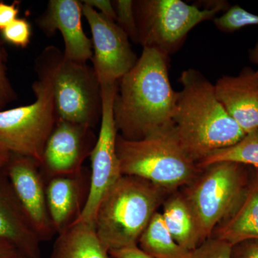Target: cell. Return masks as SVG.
<instances>
[{"label":"cell","mask_w":258,"mask_h":258,"mask_svg":"<svg viewBox=\"0 0 258 258\" xmlns=\"http://www.w3.org/2000/svg\"><path fill=\"white\" fill-rule=\"evenodd\" d=\"M171 192L137 176H120L102 198L93 221L108 252L138 246L142 232Z\"/></svg>","instance_id":"obj_3"},{"label":"cell","mask_w":258,"mask_h":258,"mask_svg":"<svg viewBox=\"0 0 258 258\" xmlns=\"http://www.w3.org/2000/svg\"><path fill=\"white\" fill-rule=\"evenodd\" d=\"M23 255L14 244L10 241L0 239V258H18Z\"/></svg>","instance_id":"obj_31"},{"label":"cell","mask_w":258,"mask_h":258,"mask_svg":"<svg viewBox=\"0 0 258 258\" xmlns=\"http://www.w3.org/2000/svg\"><path fill=\"white\" fill-rule=\"evenodd\" d=\"M35 71L38 76L32 84L35 101L0 111V144L11 154L32 158L41 164L45 145L58 118L47 47L35 60Z\"/></svg>","instance_id":"obj_5"},{"label":"cell","mask_w":258,"mask_h":258,"mask_svg":"<svg viewBox=\"0 0 258 258\" xmlns=\"http://www.w3.org/2000/svg\"><path fill=\"white\" fill-rule=\"evenodd\" d=\"M19 9L16 7V3L13 5H7L0 2V30L18 19Z\"/></svg>","instance_id":"obj_29"},{"label":"cell","mask_w":258,"mask_h":258,"mask_svg":"<svg viewBox=\"0 0 258 258\" xmlns=\"http://www.w3.org/2000/svg\"><path fill=\"white\" fill-rule=\"evenodd\" d=\"M39 258H42V257H39Z\"/></svg>","instance_id":"obj_36"},{"label":"cell","mask_w":258,"mask_h":258,"mask_svg":"<svg viewBox=\"0 0 258 258\" xmlns=\"http://www.w3.org/2000/svg\"><path fill=\"white\" fill-rule=\"evenodd\" d=\"M162 206L164 223L176 242L190 252L199 247L202 243L198 224L181 191L171 192Z\"/></svg>","instance_id":"obj_19"},{"label":"cell","mask_w":258,"mask_h":258,"mask_svg":"<svg viewBox=\"0 0 258 258\" xmlns=\"http://www.w3.org/2000/svg\"><path fill=\"white\" fill-rule=\"evenodd\" d=\"M118 83L101 86V120L96 143L90 155L91 173L89 191L82 213L76 222L93 224L102 198L123 175L117 155L116 139L118 132L115 126L113 111Z\"/></svg>","instance_id":"obj_9"},{"label":"cell","mask_w":258,"mask_h":258,"mask_svg":"<svg viewBox=\"0 0 258 258\" xmlns=\"http://www.w3.org/2000/svg\"><path fill=\"white\" fill-rule=\"evenodd\" d=\"M216 28L225 33H233L248 26H258V15L235 5L213 20Z\"/></svg>","instance_id":"obj_22"},{"label":"cell","mask_w":258,"mask_h":258,"mask_svg":"<svg viewBox=\"0 0 258 258\" xmlns=\"http://www.w3.org/2000/svg\"><path fill=\"white\" fill-rule=\"evenodd\" d=\"M115 13L116 23L123 29L128 35L129 39L137 44L138 33H137V22L134 12V1L132 0H115L113 1Z\"/></svg>","instance_id":"obj_23"},{"label":"cell","mask_w":258,"mask_h":258,"mask_svg":"<svg viewBox=\"0 0 258 258\" xmlns=\"http://www.w3.org/2000/svg\"><path fill=\"white\" fill-rule=\"evenodd\" d=\"M96 140L91 127L57 118L40 164L44 178L81 173Z\"/></svg>","instance_id":"obj_12"},{"label":"cell","mask_w":258,"mask_h":258,"mask_svg":"<svg viewBox=\"0 0 258 258\" xmlns=\"http://www.w3.org/2000/svg\"><path fill=\"white\" fill-rule=\"evenodd\" d=\"M230 258H258V240H247L231 247Z\"/></svg>","instance_id":"obj_27"},{"label":"cell","mask_w":258,"mask_h":258,"mask_svg":"<svg viewBox=\"0 0 258 258\" xmlns=\"http://www.w3.org/2000/svg\"><path fill=\"white\" fill-rule=\"evenodd\" d=\"M248 57L249 61L252 63L257 66L258 71V37L254 46L249 49L248 51Z\"/></svg>","instance_id":"obj_33"},{"label":"cell","mask_w":258,"mask_h":258,"mask_svg":"<svg viewBox=\"0 0 258 258\" xmlns=\"http://www.w3.org/2000/svg\"><path fill=\"white\" fill-rule=\"evenodd\" d=\"M0 47V109L7 103L13 101L15 93L7 77L5 56Z\"/></svg>","instance_id":"obj_26"},{"label":"cell","mask_w":258,"mask_h":258,"mask_svg":"<svg viewBox=\"0 0 258 258\" xmlns=\"http://www.w3.org/2000/svg\"><path fill=\"white\" fill-rule=\"evenodd\" d=\"M22 208L42 242L56 235L46 198V184L40 164L32 158L11 154L5 168Z\"/></svg>","instance_id":"obj_11"},{"label":"cell","mask_w":258,"mask_h":258,"mask_svg":"<svg viewBox=\"0 0 258 258\" xmlns=\"http://www.w3.org/2000/svg\"><path fill=\"white\" fill-rule=\"evenodd\" d=\"M47 48L57 118L94 128L102 115L101 87L94 70L66 58L57 47Z\"/></svg>","instance_id":"obj_8"},{"label":"cell","mask_w":258,"mask_h":258,"mask_svg":"<svg viewBox=\"0 0 258 258\" xmlns=\"http://www.w3.org/2000/svg\"><path fill=\"white\" fill-rule=\"evenodd\" d=\"M50 258H111L93 224L76 222L57 235Z\"/></svg>","instance_id":"obj_18"},{"label":"cell","mask_w":258,"mask_h":258,"mask_svg":"<svg viewBox=\"0 0 258 258\" xmlns=\"http://www.w3.org/2000/svg\"><path fill=\"white\" fill-rule=\"evenodd\" d=\"M1 31L5 41L15 46L26 47L30 43L31 25L25 19H16Z\"/></svg>","instance_id":"obj_24"},{"label":"cell","mask_w":258,"mask_h":258,"mask_svg":"<svg viewBox=\"0 0 258 258\" xmlns=\"http://www.w3.org/2000/svg\"><path fill=\"white\" fill-rule=\"evenodd\" d=\"M82 3L83 15L92 34V60L100 85L118 83L137 63L139 57L131 47L129 37L113 20Z\"/></svg>","instance_id":"obj_10"},{"label":"cell","mask_w":258,"mask_h":258,"mask_svg":"<svg viewBox=\"0 0 258 258\" xmlns=\"http://www.w3.org/2000/svg\"><path fill=\"white\" fill-rule=\"evenodd\" d=\"M109 254L113 258H153L144 253L138 246L111 251Z\"/></svg>","instance_id":"obj_30"},{"label":"cell","mask_w":258,"mask_h":258,"mask_svg":"<svg viewBox=\"0 0 258 258\" xmlns=\"http://www.w3.org/2000/svg\"><path fill=\"white\" fill-rule=\"evenodd\" d=\"M169 56L143 48L133 69L118 81L113 111L123 138L140 140L173 122L177 92L169 81Z\"/></svg>","instance_id":"obj_1"},{"label":"cell","mask_w":258,"mask_h":258,"mask_svg":"<svg viewBox=\"0 0 258 258\" xmlns=\"http://www.w3.org/2000/svg\"><path fill=\"white\" fill-rule=\"evenodd\" d=\"M239 163L258 168V129L246 134L237 143L212 153L199 161L197 166L203 169L217 162Z\"/></svg>","instance_id":"obj_21"},{"label":"cell","mask_w":258,"mask_h":258,"mask_svg":"<svg viewBox=\"0 0 258 258\" xmlns=\"http://www.w3.org/2000/svg\"><path fill=\"white\" fill-rule=\"evenodd\" d=\"M11 153L0 144V171L5 169L9 163Z\"/></svg>","instance_id":"obj_32"},{"label":"cell","mask_w":258,"mask_h":258,"mask_svg":"<svg viewBox=\"0 0 258 258\" xmlns=\"http://www.w3.org/2000/svg\"><path fill=\"white\" fill-rule=\"evenodd\" d=\"M82 3L77 0H50L43 14L37 19L38 28L47 36L56 30L63 37V55L69 60L86 62L93 57L91 39L82 27Z\"/></svg>","instance_id":"obj_13"},{"label":"cell","mask_w":258,"mask_h":258,"mask_svg":"<svg viewBox=\"0 0 258 258\" xmlns=\"http://www.w3.org/2000/svg\"><path fill=\"white\" fill-rule=\"evenodd\" d=\"M83 3L92 7L93 9L98 10V13L105 18L113 20L116 23V13L113 2L109 0H84Z\"/></svg>","instance_id":"obj_28"},{"label":"cell","mask_w":258,"mask_h":258,"mask_svg":"<svg viewBox=\"0 0 258 258\" xmlns=\"http://www.w3.org/2000/svg\"><path fill=\"white\" fill-rule=\"evenodd\" d=\"M0 239L14 244L26 258L41 257V241L22 208L5 169L0 171Z\"/></svg>","instance_id":"obj_16"},{"label":"cell","mask_w":258,"mask_h":258,"mask_svg":"<svg viewBox=\"0 0 258 258\" xmlns=\"http://www.w3.org/2000/svg\"><path fill=\"white\" fill-rule=\"evenodd\" d=\"M232 245L210 237L191 252V258H230Z\"/></svg>","instance_id":"obj_25"},{"label":"cell","mask_w":258,"mask_h":258,"mask_svg":"<svg viewBox=\"0 0 258 258\" xmlns=\"http://www.w3.org/2000/svg\"><path fill=\"white\" fill-rule=\"evenodd\" d=\"M134 6L137 44L169 57L182 47L197 25L213 20L230 8L226 2L220 1L201 9L181 0H136Z\"/></svg>","instance_id":"obj_7"},{"label":"cell","mask_w":258,"mask_h":258,"mask_svg":"<svg viewBox=\"0 0 258 258\" xmlns=\"http://www.w3.org/2000/svg\"><path fill=\"white\" fill-rule=\"evenodd\" d=\"M219 101L244 133L258 129V71L244 67L237 76H223L215 84Z\"/></svg>","instance_id":"obj_14"},{"label":"cell","mask_w":258,"mask_h":258,"mask_svg":"<svg viewBox=\"0 0 258 258\" xmlns=\"http://www.w3.org/2000/svg\"><path fill=\"white\" fill-rule=\"evenodd\" d=\"M116 152L123 175L142 178L169 191L189 184L201 171L181 146L174 122L140 140L118 134Z\"/></svg>","instance_id":"obj_4"},{"label":"cell","mask_w":258,"mask_h":258,"mask_svg":"<svg viewBox=\"0 0 258 258\" xmlns=\"http://www.w3.org/2000/svg\"><path fill=\"white\" fill-rule=\"evenodd\" d=\"M138 247L153 258H191V252L173 238L161 212H157L142 232Z\"/></svg>","instance_id":"obj_20"},{"label":"cell","mask_w":258,"mask_h":258,"mask_svg":"<svg viewBox=\"0 0 258 258\" xmlns=\"http://www.w3.org/2000/svg\"><path fill=\"white\" fill-rule=\"evenodd\" d=\"M210 237L230 245L258 240V168L237 206L212 231Z\"/></svg>","instance_id":"obj_17"},{"label":"cell","mask_w":258,"mask_h":258,"mask_svg":"<svg viewBox=\"0 0 258 258\" xmlns=\"http://www.w3.org/2000/svg\"><path fill=\"white\" fill-rule=\"evenodd\" d=\"M47 208L56 235L79 220L87 201L90 176L84 169L74 175L47 178Z\"/></svg>","instance_id":"obj_15"},{"label":"cell","mask_w":258,"mask_h":258,"mask_svg":"<svg viewBox=\"0 0 258 258\" xmlns=\"http://www.w3.org/2000/svg\"><path fill=\"white\" fill-rule=\"evenodd\" d=\"M255 167L239 163L217 162L201 169L180 189L198 224L201 243L237 206L248 189Z\"/></svg>","instance_id":"obj_6"},{"label":"cell","mask_w":258,"mask_h":258,"mask_svg":"<svg viewBox=\"0 0 258 258\" xmlns=\"http://www.w3.org/2000/svg\"><path fill=\"white\" fill-rule=\"evenodd\" d=\"M179 82L173 122L181 146L196 164L243 138L245 133L219 101L215 84L200 71L185 70Z\"/></svg>","instance_id":"obj_2"},{"label":"cell","mask_w":258,"mask_h":258,"mask_svg":"<svg viewBox=\"0 0 258 258\" xmlns=\"http://www.w3.org/2000/svg\"><path fill=\"white\" fill-rule=\"evenodd\" d=\"M18 258H26L25 257V256L24 255H21V256H20V257H19Z\"/></svg>","instance_id":"obj_34"},{"label":"cell","mask_w":258,"mask_h":258,"mask_svg":"<svg viewBox=\"0 0 258 258\" xmlns=\"http://www.w3.org/2000/svg\"><path fill=\"white\" fill-rule=\"evenodd\" d=\"M111 258H113V257H111Z\"/></svg>","instance_id":"obj_35"}]
</instances>
